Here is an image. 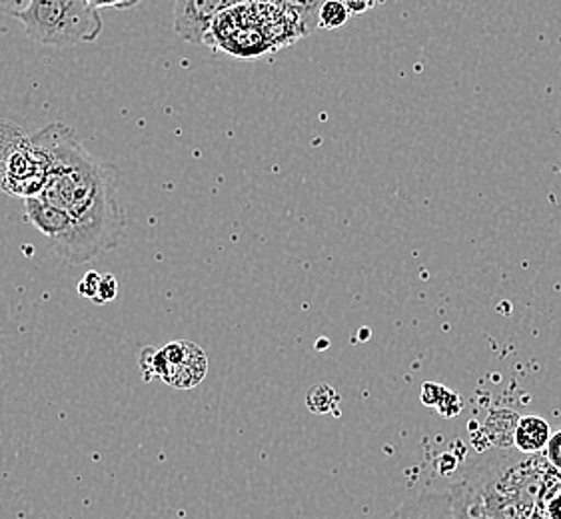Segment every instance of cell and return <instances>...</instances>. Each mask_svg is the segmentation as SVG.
Instances as JSON below:
<instances>
[{
    "instance_id": "cell-1",
    "label": "cell",
    "mask_w": 561,
    "mask_h": 519,
    "mask_svg": "<svg viewBox=\"0 0 561 519\" xmlns=\"http://www.w3.org/2000/svg\"><path fill=\"white\" fill-rule=\"evenodd\" d=\"M33 140L50 160L41 198L60 208L72 222V238L62 258L82 264L116 249L126 234V218L114 170L94 159L75 130L62 123L41 128Z\"/></svg>"
},
{
    "instance_id": "cell-2",
    "label": "cell",
    "mask_w": 561,
    "mask_h": 519,
    "mask_svg": "<svg viewBox=\"0 0 561 519\" xmlns=\"http://www.w3.org/2000/svg\"><path fill=\"white\" fill-rule=\"evenodd\" d=\"M463 482L480 496L492 519H550L546 506L561 486V472L543 453L502 448L482 453Z\"/></svg>"
},
{
    "instance_id": "cell-3",
    "label": "cell",
    "mask_w": 561,
    "mask_h": 519,
    "mask_svg": "<svg viewBox=\"0 0 561 519\" xmlns=\"http://www.w3.org/2000/svg\"><path fill=\"white\" fill-rule=\"evenodd\" d=\"M298 38L302 28L284 7L247 0L214 21L204 45L234 58H262Z\"/></svg>"
},
{
    "instance_id": "cell-4",
    "label": "cell",
    "mask_w": 561,
    "mask_h": 519,
    "mask_svg": "<svg viewBox=\"0 0 561 519\" xmlns=\"http://www.w3.org/2000/svg\"><path fill=\"white\" fill-rule=\"evenodd\" d=\"M19 21L31 41L57 48L94 43L104 28L101 12L87 0H33Z\"/></svg>"
},
{
    "instance_id": "cell-5",
    "label": "cell",
    "mask_w": 561,
    "mask_h": 519,
    "mask_svg": "<svg viewBox=\"0 0 561 519\" xmlns=\"http://www.w3.org/2000/svg\"><path fill=\"white\" fill-rule=\"evenodd\" d=\"M138 366L147 382L158 378L174 390H192L203 384L208 373V356L198 344L179 339L162 348L148 346L140 351Z\"/></svg>"
},
{
    "instance_id": "cell-6",
    "label": "cell",
    "mask_w": 561,
    "mask_h": 519,
    "mask_svg": "<svg viewBox=\"0 0 561 519\" xmlns=\"http://www.w3.org/2000/svg\"><path fill=\"white\" fill-rule=\"evenodd\" d=\"M50 172V160L43 148L33 140V135L14 150L4 174V194L19 196L23 200L36 198L45 191Z\"/></svg>"
},
{
    "instance_id": "cell-7",
    "label": "cell",
    "mask_w": 561,
    "mask_h": 519,
    "mask_svg": "<svg viewBox=\"0 0 561 519\" xmlns=\"http://www.w3.org/2000/svg\"><path fill=\"white\" fill-rule=\"evenodd\" d=\"M247 0H174V33L184 43L204 45L214 21Z\"/></svg>"
},
{
    "instance_id": "cell-8",
    "label": "cell",
    "mask_w": 561,
    "mask_h": 519,
    "mask_svg": "<svg viewBox=\"0 0 561 519\" xmlns=\"http://www.w3.org/2000/svg\"><path fill=\"white\" fill-rule=\"evenodd\" d=\"M386 519H454L449 489H426L388 514Z\"/></svg>"
},
{
    "instance_id": "cell-9",
    "label": "cell",
    "mask_w": 561,
    "mask_h": 519,
    "mask_svg": "<svg viewBox=\"0 0 561 519\" xmlns=\"http://www.w3.org/2000/svg\"><path fill=\"white\" fill-rule=\"evenodd\" d=\"M550 424L539 416L517 419L514 429V448L522 453H543L550 443Z\"/></svg>"
},
{
    "instance_id": "cell-10",
    "label": "cell",
    "mask_w": 561,
    "mask_h": 519,
    "mask_svg": "<svg viewBox=\"0 0 561 519\" xmlns=\"http://www.w3.org/2000/svg\"><path fill=\"white\" fill-rule=\"evenodd\" d=\"M454 519H492L483 509L482 499L463 480L449 486Z\"/></svg>"
},
{
    "instance_id": "cell-11",
    "label": "cell",
    "mask_w": 561,
    "mask_h": 519,
    "mask_svg": "<svg viewBox=\"0 0 561 519\" xmlns=\"http://www.w3.org/2000/svg\"><path fill=\"white\" fill-rule=\"evenodd\" d=\"M28 135L24 132L21 126L0 120V193H4V174L9 169L14 150L23 145Z\"/></svg>"
},
{
    "instance_id": "cell-12",
    "label": "cell",
    "mask_w": 561,
    "mask_h": 519,
    "mask_svg": "<svg viewBox=\"0 0 561 519\" xmlns=\"http://www.w3.org/2000/svg\"><path fill=\"white\" fill-rule=\"evenodd\" d=\"M325 2L328 0H284L282 7L298 21L304 36H308L318 28V16Z\"/></svg>"
},
{
    "instance_id": "cell-13",
    "label": "cell",
    "mask_w": 561,
    "mask_h": 519,
    "mask_svg": "<svg viewBox=\"0 0 561 519\" xmlns=\"http://www.w3.org/2000/svg\"><path fill=\"white\" fill-rule=\"evenodd\" d=\"M350 14L352 9L344 0H328L318 16V28H325V31L340 28L348 23Z\"/></svg>"
},
{
    "instance_id": "cell-14",
    "label": "cell",
    "mask_w": 561,
    "mask_h": 519,
    "mask_svg": "<svg viewBox=\"0 0 561 519\" xmlns=\"http://www.w3.org/2000/svg\"><path fill=\"white\" fill-rule=\"evenodd\" d=\"M337 402H340V395L336 394V390L332 385L328 384L312 385L306 394V404L314 414L332 412L337 406Z\"/></svg>"
},
{
    "instance_id": "cell-15",
    "label": "cell",
    "mask_w": 561,
    "mask_h": 519,
    "mask_svg": "<svg viewBox=\"0 0 561 519\" xmlns=\"http://www.w3.org/2000/svg\"><path fill=\"white\" fill-rule=\"evenodd\" d=\"M118 293V282L113 274H102L101 286H99V293L94 298V304H106L113 302Z\"/></svg>"
},
{
    "instance_id": "cell-16",
    "label": "cell",
    "mask_w": 561,
    "mask_h": 519,
    "mask_svg": "<svg viewBox=\"0 0 561 519\" xmlns=\"http://www.w3.org/2000/svg\"><path fill=\"white\" fill-rule=\"evenodd\" d=\"M101 280L102 274H99V272H87V274L82 276V280L79 282L80 296L94 302V298H96V293H99V286H101Z\"/></svg>"
},
{
    "instance_id": "cell-17",
    "label": "cell",
    "mask_w": 561,
    "mask_h": 519,
    "mask_svg": "<svg viewBox=\"0 0 561 519\" xmlns=\"http://www.w3.org/2000/svg\"><path fill=\"white\" fill-rule=\"evenodd\" d=\"M543 455L548 458V462L561 472V429H558L556 434H551L550 443L546 448Z\"/></svg>"
},
{
    "instance_id": "cell-18",
    "label": "cell",
    "mask_w": 561,
    "mask_h": 519,
    "mask_svg": "<svg viewBox=\"0 0 561 519\" xmlns=\"http://www.w3.org/2000/svg\"><path fill=\"white\" fill-rule=\"evenodd\" d=\"M94 9H114V11H130L140 4V0H87Z\"/></svg>"
},
{
    "instance_id": "cell-19",
    "label": "cell",
    "mask_w": 561,
    "mask_h": 519,
    "mask_svg": "<svg viewBox=\"0 0 561 519\" xmlns=\"http://www.w3.org/2000/svg\"><path fill=\"white\" fill-rule=\"evenodd\" d=\"M31 2L33 0H0V14L19 19L31 7Z\"/></svg>"
},
{
    "instance_id": "cell-20",
    "label": "cell",
    "mask_w": 561,
    "mask_h": 519,
    "mask_svg": "<svg viewBox=\"0 0 561 519\" xmlns=\"http://www.w3.org/2000/svg\"><path fill=\"white\" fill-rule=\"evenodd\" d=\"M546 511L550 519H561V486L553 492V496L550 497Z\"/></svg>"
},
{
    "instance_id": "cell-21",
    "label": "cell",
    "mask_w": 561,
    "mask_h": 519,
    "mask_svg": "<svg viewBox=\"0 0 561 519\" xmlns=\"http://www.w3.org/2000/svg\"><path fill=\"white\" fill-rule=\"evenodd\" d=\"M254 2H268V4H278V7H282L284 0H254Z\"/></svg>"
}]
</instances>
